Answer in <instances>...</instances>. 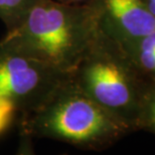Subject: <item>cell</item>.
Instances as JSON below:
<instances>
[{
  "label": "cell",
  "instance_id": "3",
  "mask_svg": "<svg viewBox=\"0 0 155 155\" xmlns=\"http://www.w3.org/2000/svg\"><path fill=\"white\" fill-rule=\"evenodd\" d=\"M71 80L132 132L138 131L142 99L149 85L120 43L100 26L91 45L71 73Z\"/></svg>",
  "mask_w": 155,
  "mask_h": 155
},
{
  "label": "cell",
  "instance_id": "6",
  "mask_svg": "<svg viewBox=\"0 0 155 155\" xmlns=\"http://www.w3.org/2000/svg\"><path fill=\"white\" fill-rule=\"evenodd\" d=\"M120 45L149 87L155 85V30Z\"/></svg>",
  "mask_w": 155,
  "mask_h": 155
},
{
  "label": "cell",
  "instance_id": "4",
  "mask_svg": "<svg viewBox=\"0 0 155 155\" xmlns=\"http://www.w3.org/2000/svg\"><path fill=\"white\" fill-rule=\"evenodd\" d=\"M71 77L0 43V100L25 116L41 107Z\"/></svg>",
  "mask_w": 155,
  "mask_h": 155
},
{
  "label": "cell",
  "instance_id": "9",
  "mask_svg": "<svg viewBox=\"0 0 155 155\" xmlns=\"http://www.w3.org/2000/svg\"><path fill=\"white\" fill-rule=\"evenodd\" d=\"M18 115L14 107L6 101L0 100V135L7 130Z\"/></svg>",
  "mask_w": 155,
  "mask_h": 155
},
{
  "label": "cell",
  "instance_id": "2",
  "mask_svg": "<svg viewBox=\"0 0 155 155\" xmlns=\"http://www.w3.org/2000/svg\"><path fill=\"white\" fill-rule=\"evenodd\" d=\"M19 119L23 139H51L82 150H105L132 132L81 91L71 77L41 107Z\"/></svg>",
  "mask_w": 155,
  "mask_h": 155
},
{
  "label": "cell",
  "instance_id": "10",
  "mask_svg": "<svg viewBox=\"0 0 155 155\" xmlns=\"http://www.w3.org/2000/svg\"><path fill=\"white\" fill-rule=\"evenodd\" d=\"M55 1L72 6H85L91 5L94 2V0H55Z\"/></svg>",
  "mask_w": 155,
  "mask_h": 155
},
{
  "label": "cell",
  "instance_id": "11",
  "mask_svg": "<svg viewBox=\"0 0 155 155\" xmlns=\"http://www.w3.org/2000/svg\"><path fill=\"white\" fill-rule=\"evenodd\" d=\"M142 2L144 3V5H147V4H149V3H154L155 0H142Z\"/></svg>",
  "mask_w": 155,
  "mask_h": 155
},
{
  "label": "cell",
  "instance_id": "1",
  "mask_svg": "<svg viewBox=\"0 0 155 155\" xmlns=\"http://www.w3.org/2000/svg\"><path fill=\"white\" fill-rule=\"evenodd\" d=\"M98 30L93 4L72 6L39 0L6 31L0 43L71 75Z\"/></svg>",
  "mask_w": 155,
  "mask_h": 155
},
{
  "label": "cell",
  "instance_id": "5",
  "mask_svg": "<svg viewBox=\"0 0 155 155\" xmlns=\"http://www.w3.org/2000/svg\"><path fill=\"white\" fill-rule=\"evenodd\" d=\"M99 26L122 43L155 30V17L142 0H94Z\"/></svg>",
  "mask_w": 155,
  "mask_h": 155
},
{
  "label": "cell",
  "instance_id": "8",
  "mask_svg": "<svg viewBox=\"0 0 155 155\" xmlns=\"http://www.w3.org/2000/svg\"><path fill=\"white\" fill-rule=\"evenodd\" d=\"M138 130L155 135V85L150 86L144 93L138 119Z\"/></svg>",
  "mask_w": 155,
  "mask_h": 155
},
{
  "label": "cell",
  "instance_id": "7",
  "mask_svg": "<svg viewBox=\"0 0 155 155\" xmlns=\"http://www.w3.org/2000/svg\"><path fill=\"white\" fill-rule=\"evenodd\" d=\"M39 0H0V20L9 30Z\"/></svg>",
  "mask_w": 155,
  "mask_h": 155
}]
</instances>
